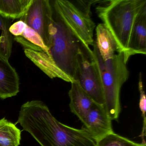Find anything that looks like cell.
<instances>
[{
    "label": "cell",
    "mask_w": 146,
    "mask_h": 146,
    "mask_svg": "<svg viewBox=\"0 0 146 146\" xmlns=\"http://www.w3.org/2000/svg\"><path fill=\"white\" fill-rule=\"evenodd\" d=\"M140 143L113 131L96 142V146H137Z\"/></svg>",
    "instance_id": "16"
},
{
    "label": "cell",
    "mask_w": 146,
    "mask_h": 146,
    "mask_svg": "<svg viewBox=\"0 0 146 146\" xmlns=\"http://www.w3.org/2000/svg\"><path fill=\"white\" fill-rule=\"evenodd\" d=\"M0 146H4V145H0Z\"/></svg>",
    "instance_id": "20"
},
{
    "label": "cell",
    "mask_w": 146,
    "mask_h": 146,
    "mask_svg": "<svg viewBox=\"0 0 146 146\" xmlns=\"http://www.w3.org/2000/svg\"><path fill=\"white\" fill-rule=\"evenodd\" d=\"M96 40L95 41L100 55L104 60L111 58L119 51L112 35L102 23L96 28Z\"/></svg>",
    "instance_id": "13"
},
{
    "label": "cell",
    "mask_w": 146,
    "mask_h": 146,
    "mask_svg": "<svg viewBox=\"0 0 146 146\" xmlns=\"http://www.w3.org/2000/svg\"><path fill=\"white\" fill-rule=\"evenodd\" d=\"M146 54V7L138 14L133 25L126 55L129 58L137 54Z\"/></svg>",
    "instance_id": "11"
},
{
    "label": "cell",
    "mask_w": 146,
    "mask_h": 146,
    "mask_svg": "<svg viewBox=\"0 0 146 146\" xmlns=\"http://www.w3.org/2000/svg\"><path fill=\"white\" fill-rule=\"evenodd\" d=\"M99 1L67 0L53 1L54 11L70 28L74 34L85 44L93 46L96 25L91 18V7Z\"/></svg>",
    "instance_id": "5"
},
{
    "label": "cell",
    "mask_w": 146,
    "mask_h": 146,
    "mask_svg": "<svg viewBox=\"0 0 146 146\" xmlns=\"http://www.w3.org/2000/svg\"><path fill=\"white\" fill-rule=\"evenodd\" d=\"M20 79L9 59L0 54V98L16 96L19 92Z\"/></svg>",
    "instance_id": "10"
},
{
    "label": "cell",
    "mask_w": 146,
    "mask_h": 146,
    "mask_svg": "<svg viewBox=\"0 0 146 146\" xmlns=\"http://www.w3.org/2000/svg\"><path fill=\"white\" fill-rule=\"evenodd\" d=\"M112 120L105 106L94 103L81 122L85 129L95 142L113 132Z\"/></svg>",
    "instance_id": "8"
},
{
    "label": "cell",
    "mask_w": 146,
    "mask_h": 146,
    "mask_svg": "<svg viewBox=\"0 0 146 146\" xmlns=\"http://www.w3.org/2000/svg\"><path fill=\"white\" fill-rule=\"evenodd\" d=\"M53 14L52 4L50 1L32 0L25 14L20 19L38 33L47 47Z\"/></svg>",
    "instance_id": "7"
},
{
    "label": "cell",
    "mask_w": 146,
    "mask_h": 146,
    "mask_svg": "<svg viewBox=\"0 0 146 146\" xmlns=\"http://www.w3.org/2000/svg\"><path fill=\"white\" fill-rule=\"evenodd\" d=\"M96 7L101 19L115 40L119 51L127 52L136 18L146 7V0L101 1Z\"/></svg>",
    "instance_id": "2"
},
{
    "label": "cell",
    "mask_w": 146,
    "mask_h": 146,
    "mask_svg": "<svg viewBox=\"0 0 146 146\" xmlns=\"http://www.w3.org/2000/svg\"><path fill=\"white\" fill-rule=\"evenodd\" d=\"M71 83V87L68 93L70 110L82 121L95 102L77 82Z\"/></svg>",
    "instance_id": "12"
},
{
    "label": "cell",
    "mask_w": 146,
    "mask_h": 146,
    "mask_svg": "<svg viewBox=\"0 0 146 146\" xmlns=\"http://www.w3.org/2000/svg\"><path fill=\"white\" fill-rule=\"evenodd\" d=\"M47 59L73 80L77 56L82 41L54 10Z\"/></svg>",
    "instance_id": "4"
},
{
    "label": "cell",
    "mask_w": 146,
    "mask_h": 146,
    "mask_svg": "<svg viewBox=\"0 0 146 146\" xmlns=\"http://www.w3.org/2000/svg\"><path fill=\"white\" fill-rule=\"evenodd\" d=\"M17 123L41 146H96L95 141L85 129H76L60 123L40 100L24 103L20 108Z\"/></svg>",
    "instance_id": "1"
},
{
    "label": "cell",
    "mask_w": 146,
    "mask_h": 146,
    "mask_svg": "<svg viewBox=\"0 0 146 146\" xmlns=\"http://www.w3.org/2000/svg\"><path fill=\"white\" fill-rule=\"evenodd\" d=\"M9 31L14 36V40L20 43L25 49L48 53V48L40 36L23 21L19 20L11 25Z\"/></svg>",
    "instance_id": "9"
},
{
    "label": "cell",
    "mask_w": 146,
    "mask_h": 146,
    "mask_svg": "<svg viewBox=\"0 0 146 146\" xmlns=\"http://www.w3.org/2000/svg\"><path fill=\"white\" fill-rule=\"evenodd\" d=\"M138 89L140 92V99H139V106L140 110L141 112L142 116L143 118V124L142 130L141 137L142 139V143H146L144 136L146 135V98L145 91L143 88V82L141 72L139 74V82H138Z\"/></svg>",
    "instance_id": "18"
},
{
    "label": "cell",
    "mask_w": 146,
    "mask_h": 146,
    "mask_svg": "<svg viewBox=\"0 0 146 146\" xmlns=\"http://www.w3.org/2000/svg\"><path fill=\"white\" fill-rule=\"evenodd\" d=\"M92 49L101 78L105 106L112 120L117 121L121 111L120 90L128 80L127 66L129 58L125 52H117L113 57L104 60L100 55L95 42Z\"/></svg>",
    "instance_id": "3"
},
{
    "label": "cell",
    "mask_w": 146,
    "mask_h": 146,
    "mask_svg": "<svg viewBox=\"0 0 146 146\" xmlns=\"http://www.w3.org/2000/svg\"><path fill=\"white\" fill-rule=\"evenodd\" d=\"M137 146H146V143H141Z\"/></svg>",
    "instance_id": "19"
},
{
    "label": "cell",
    "mask_w": 146,
    "mask_h": 146,
    "mask_svg": "<svg viewBox=\"0 0 146 146\" xmlns=\"http://www.w3.org/2000/svg\"><path fill=\"white\" fill-rule=\"evenodd\" d=\"M73 79L95 103L104 105V92L99 67L93 51L84 42L77 56Z\"/></svg>",
    "instance_id": "6"
},
{
    "label": "cell",
    "mask_w": 146,
    "mask_h": 146,
    "mask_svg": "<svg viewBox=\"0 0 146 146\" xmlns=\"http://www.w3.org/2000/svg\"><path fill=\"white\" fill-rule=\"evenodd\" d=\"M11 19L0 15V47L9 49L12 47V35L9 31Z\"/></svg>",
    "instance_id": "17"
},
{
    "label": "cell",
    "mask_w": 146,
    "mask_h": 146,
    "mask_svg": "<svg viewBox=\"0 0 146 146\" xmlns=\"http://www.w3.org/2000/svg\"><path fill=\"white\" fill-rule=\"evenodd\" d=\"M21 140V130L5 118L1 119L0 145L19 146Z\"/></svg>",
    "instance_id": "15"
},
{
    "label": "cell",
    "mask_w": 146,
    "mask_h": 146,
    "mask_svg": "<svg viewBox=\"0 0 146 146\" xmlns=\"http://www.w3.org/2000/svg\"><path fill=\"white\" fill-rule=\"evenodd\" d=\"M32 0H0V15L10 19H21Z\"/></svg>",
    "instance_id": "14"
}]
</instances>
